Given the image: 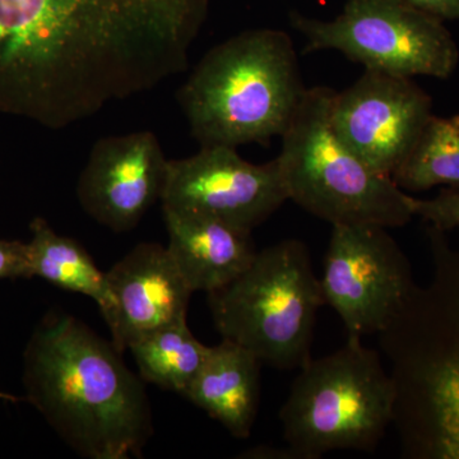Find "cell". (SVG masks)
I'll return each mask as SVG.
<instances>
[{
	"label": "cell",
	"mask_w": 459,
	"mask_h": 459,
	"mask_svg": "<svg viewBox=\"0 0 459 459\" xmlns=\"http://www.w3.org/2000/svg\"><path fill=\"white\" fill-rule=\"evenodd\" d=\"M307 87L282 30H247L208 50L178 91L201 147L268 146L289 128Z\"/></svg>",
	"instance_id": "cell-4"
},
{
	"label": "cell",
	"mask_w": 459,
	"mask_h": 459,
	"mask_svg": "<svg viewBox=\"0 0 459 459\" xmlns=\"http://www.w3.org/2000/svg\"><path fill=\"white\" fill-rule=\"evenodd\" d=\"M433 115V99L411 78L368 71L331 102L334 133L365 164L391 177Z\"/></svg>",
	"instance_id": "cell-11"
},
{
	"label": "cell",
	"mask_w": 459,
	"mask_h": 459,
	"mask_svg": "<svg viewBox=\"0 0 459 459\" xmlns=\"http://www.w3.org/2000/svg\"><path fill=\"white\" fill-rule=\"evenodd\" d=\"M207 295L222 340L262 364L294 370L312 359L316 316L325 303L303 241L287 238L258 250L240 276Z\"/></svg>",
	"instance_id": "cell-7"
},
{
	"label": "cell",
	"mask_w": 459,
	"mask_h": 459,
	"mask_svg": "<svg viewBox=\"0 0 459 459\" xmlns=\"http://www.w3.org/2000/svg\"><path fill=\"white\" fill-rule=\"evenodd\" d=\"M290 25L305 39L304 54L340 51L368 71L446 80L459 63L457 42L444 21L407 0H347L328 21L295 11Z\"/></svg>",
	"instance_id": "cell-8"
},
{
	"label": "cell",
	"mask_w": 459,
	"mask_h": 459,
	"mask_svg": "<svg viewBox=\"0 0 459 459\" xmlns=\"http://www.w3.org/2000/svg\"><path fill=\"white\" fill-rule=\"evenodd\" d=\"M334 91L310 87L286 132L279 162L289 201L334 225L394 229L413 219L411 195L379 174L338 138L332 128Z\"/></svg>",
	"instance_id": "cell-5"
},
{
	"label": "cell",
	"mask_w": 459,
	"mask_h": 459,
	"mask_svg": "<svg viewBox=\"0 0 459 459\" xmlns=\"http://www.w3.org/2000/svg\"><path fill=\"white\" fill-rule=\"evenodd\" d=\"M433 276L379 333L404 457L459 459V246L427 226Z\"/></svg>",
	"instance_id": "cell-3"
},
{
	"label": "cell",
	"mask_w": 459,
	"mask_h": 459,
	"mask_svg": "<svg viewBox=\"0 0 459 459\" xmlns=\"http://www.w3.org/2000/svg\"><path fill=\"white\" fill-rule=\"evenodd\" d=\"M29 400L82 457H141L153 433L146 389L122 352L71 316H51L25 353Z\"/></svg>",
	"instance_id": "cell-2"
},
{
	"label": "cell",
	"mask_w": 459,
	"mask_h": 459,
	"mask_svg": "<svg viewBox=\"0 0 459 459\" xmlns=\"http://www.w3.org/2000/svg\"><path fill=\"white\" fill-rule=\"evenodd\" d=\"M443 21H459V0H407Z\"/></svg>",
	"instance_id": "cell-21"
},
{
	"label": "cell",
	"mask_w": 459,
	"mask_h": 459,
	"mask_svg": "<svg viewBox=\"0 0 459 459\" xmlns=\"http://www.w3.org/2000/svg\"><path fill=\"white\" fill-rule=\"evenodd\" d=\"M280 411L296 458L353 449L374 452L394 425L395 388L380 353L349 338L337 351L310 359Z\"/></svg>",
	"instance_id": "cell-6"
},
{
	"label": "cell",
	"mask_w": 459,
	"mask_h": 459,
	"mask_svg": "<svg viewBox=\"0 0 459 459\" xmlns=\"http://www.w3.org/2000/svg\"><path fill=\"white\" fill-rule=\"evenodd\" d=\"M261 365L244 347L222 340L211 347L204 367L183 395L228 429L232 437L246 439L258 415Z\"/></svg>",
	"instance_id": "cell-15"
},
{
	"label": "cell",
	"mask_w": 459,
	"mask_h": 459,
	"mask_svg": "<svg viewBox=\"0 0 459 459\" xmlns=\"http://www.w3.org/2000/svg\"><path fill=\"white\" fill-rule=\"evenodd\" d=\"M162 210L197 214L252 232L289 201L277 160L252 164L237 148L201 147L169 160Z\"/></svg>",
	"instance_id": "cell-10"
},
{
	"label": "cell",
	"mask_w": 459,
	"mask_h": 459,
	"mask_svg": "<svg viewBox=\"0 0 459 459\" xmlns=\"http://www.w3.org/2000/svg\"><path fill=\"white\" fill-rule=\"evenodd\" d=\"M392 179L403 192L459 186V115H431Z\"/></svg>",
	"instance_id": "cell-18"
},
{
	"label": "cell",
	"mask_w": 459,
	"mask_h": 459,
	"mask_svg": "<svg viewBox=\"0 0 459 459\" xmlns=\"http://www.w3.org/2000/svg\"><path fill=\"white\" fill-rule=\"evenodd\" d=\"M210 349L193 336L186 320L147 334L129 347L144 380L180 394L204 367Z\"/></svg>",
	"instance_id": "cell-17"
},
{
	"label": "cell",
	"mask_w": 459,
	"mask_h": 459,
	"mask_svg": "<svg viewBox=\"0 0 459 459\" xmlns=\"http://www.w3.org/2000/svg\"><path fill=\"white\" fill-rule=\"evenodd\" d=\"M168 161L155 133L101 138L78 179V201L100 225L131 231L161 199Z\"/></svg>",
	"instance_id": "cell-12"
},
{
	"label": "cell",
	"mask_w": 459,
	"mask_h": 459,
	"mask_svg": "<svg viewBox=\"0 0 459 459\" xmlns=\"http://www.w3.org/2000/svg\"><path fill=\"white\" fill-rule=\"evenodd\" d=\"M0 398H2V400L17 401V398H14L13 395L2 394V392H0Z\"/></svg>",
	"instance_id": "cell-22"
},
{
	"label": "cell",
	"mask_w": 459,
	"mask_h": 459,
	"mask_svg": "<svg viewBox=\"0 0 459 459\" xmlns=\"http://www.w3.org/2000/svg\"><path fill=\"white\" fill-rule=\"evenodd\" d=\"M31 279L27 244L0 240V280Z\"/></svg>",
	"instance_id": "cell-20"
},
{
	"label": "cell",
	"mask_w": 459,
	"mask_h": 459,
	"mask_svg": "<svg viewBox=\"0 0 459 459\" xmlns=\"http://www.w3.org/2000/svg\"><path fill=\"white\" fill-rule=\"evenodd\" d=\"M210 0H0V113L63 129L188 69Z\"/></svg>",
	"instance_id": "cell-1"
},
{
	"label": "cell",
	"mask_w": 459,
	"mask_h": 459,
	"mask_svg": "<svg viewBox=\"0 0 459 459\" xmlns=\"http://www.w3.org/2000/svg\"><path fill=\"white\" fill-rule=\"evenodd\" d=\"M114 307L108 320L119 352L147 334L186 322L190 295L168 247L140 244L107 272Z\"/></svg>",
	"instance_id": "cell-13"
},
{
	"label": "cell",
	"mask_w": 459,
	"mask_h": 459,
	"mask_svg": "<svg viewBox=\"0 0 459 459\" xmlns=\"http://www.w3.org/2000/svg\"><path fill=\"white\" fill-rule=\"evenodd\" d=\"M169 253L193 292L210 294L240 276L255 261L252 232L197 214L162 210Z\"/></svg>",
	"instance_id": "cell-14"
},
{
	"label": "cell",
	"mask_w": 459,
	"mask_h": 459,
	"mask_svg": "<svg viewBox=\"0 0 459 459\" xmlns=\"http://www.w3.org/2000/svg\"><path fill=\"white\" fill-rule=\"evenodd\" d=\"M388 230L332 226L320 287L349 338L382 333L416 287L409 258Z\"/></svg>",
	"instance_id": "cell-9"
},
{
	"label": "cell",
	"mask_w": 459,
	"mask_h": 459,
	"mask_svg": "<svg viewBox=\"0 0 459 459\" xmlns=\"http://www.w3.org/2000/svg\"><path fill=\"white\" fill-rule=\"evenodd\" d=\"M32 238L27 243L31 277H40L60 289L89 296L105 320L113 314L114 301L107 273L74 238L57 235L44 219L31 222Z\"/></svg>",
	"instance_id": "cell-16"
},
{
	"label": "cell",
	"mask_w": 459,
	"mask_h": 459,
	"mask_svg": "<svg viewBox=\"0 0 459 459\" xmlns=\"http://www.w3.org/2000/svg\"><path fill=\"white\" fill-rule=\"evenodd\" d=\"M410 204L413 216L433 228L446 232L459 229V186H446L430 199L411 197Z\"/></svg>",
	"instance_id": "cell-19"
}]
</instances>
